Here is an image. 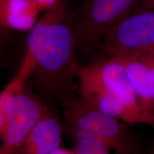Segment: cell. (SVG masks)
<instances>
[{
  "label": "cell",
  "mask_w": 154,
  "mask_h": 154,
  "mask_svg": "<svg viewBox=\"0 0 154 154\" xmlns=\"http://www.w3.org/2000/svg\"><path fill=\"white\" fill-rule=\"evenodd\" d=\"M49 154H75V153L73 151H70V150L67 149L66 148L61 146V147L59 148V149L55 150L54 151L51 152V153H50Z\"/></svg>",
  "instance_id": "cell-13"
},
{
  "label": "cell",
  "mask_w": 154,
  "mask_h": 154,
  "mask_svg": "<svg viewBox=\"0 0 154 154\" xmlns=\"http://www.w3.org/2000/svg\"><path fill=\"white\" fill-rule=\"evenodd\" d=\"M151 116H152V119H153V127L154 128V106L151 111Z\"/></svg>",
  "instance_id": "cell-14"
},
{
  "label": "cell",
  "mask_w": 154,
  "mask_h": 154,
  "mask_svg": "<svg viewBox=\"0 0 154 154\" xmlns=\"http://www.w3.org/2000/svg\"><path fill=\"white\" fill-rule=\"evenodd\" d=\"M154 10V0H139L136 4L134 8L133 9L129 16L138 14V13L144 12V11H153Z\"/></svg>",
  "instance_id": "cell-11"
},
{
  "label": "cell",
  "mask_w": 154,
  "mask_h": 154,
  "mask_svg": "<svg viewBox=\"0 0 154 154\" xmlns=\"http://www.w3.org/2000/svg\"><path fill=\"white\" fill-rule=\"evenodd\" d=\"M79 97L86 104L127 124H147L153 122L143 108L130 103L120 96L109 92L93 89H79Z\"/></svg>",
  "instance_id": "cell-7"
},
{
  "label": "cell",
  "mask_w": 154,
  "mask_h": 154,
  "mask_svg": "<svg viewBox=\"0 0 154 154\" xmlns=\"http://www.w3.org/2000/svg\"><path fill=\"white\" fill-rule=\"evenodd\" d=\"M63 117V125L93 135L115 154H141L140 140L130 129V124L86 104L79 96L65 106Z\"/></svg>",
  "instance_id": "cell-2"
},
{
  "label": "cell",
  "mask_w": 154,
  "mask_h": 154,
  "mask_svg": "<svg viewBox=\"0 0 154 154\" xmlns=\"http://www.w3.org/2000/svg\"><path fill=\"white\" fill-rule=\"evenodd\" d=\"M78 86L79 89L101 90L116 94L133 105L143 108L118 58L109 57L86 66L81 65Z\"/></svg>",
  "instance_id": "cell-5"
},
{
  "label": "cell",
  "mask_w": 154,
  "mask_h": 154,
  "mask_svg": "<svg viewBox=\"0 0 154 154\" xmlns=\"http://www.w3.org/2000/svg\"><path fill=\"white\" fill-rule=\"evenodd\" d=\"M138 1L83 0L73 19L77 54H85L99 48L108 32L129 16Z\"/></svg>",
  "instance_id": "cell-3"
},
{
  "label": "cell",
  "mask_w": 154,
  "mask_h": 154,
  "mask_svg": "<svg viewBox=\"0 0 154 154\" xmlns=\"http://www.w3.org/2000/svg\"><path fill=\"white\" fill-rule=\"evenodd\" d=\"M148 154H154V152L152 151V152H151V153H148Z\"/></svg>",
  "instance_id": "cell-15"
},
{
  "label": "cell",
  "mask_w": 154,
  "mask_h": 154,
  "mask_svg": "<svg viewBox=\"0 0 154 154\" xmlns=\"http://www.w3.org/2000/svg\"><path fill=\"white\" fill-rule=\"evenodd\" d=\"M63 124L49 109L23 142L19 154H49L62 146Z\"/></svg>",
  "instance_id": "cell-8"
},
{
  "label": "cell",
  "mask_w": 154,
  "mask_h": 154,
  "mask_svg": "<svg viewBox=\"0 0 154 154\" xmlns=\"http://www.w3.org/2000/svg\"><path fill=\"white\" fill-rule=\"evenodd\" d=\"M64 133L72 140L75 154H115L104 142L79 128L63 125Z\"/></svg>",
  "instance_id": "cell-10"
},
{
  "label": "cell",
  "mask_w": 154,
  "mask_h": 154,
  "mask_svg": "<svg viewBox=\"0 0 154 154\" xmlns=\"http://www.w3.org/2000/svg\"><path fill=\"white\" fill-rule=\"evenodd\" d=\"M116 58L122 62L128 80L152 119L151 111L154 106V49Z\"/></svg>",
  "instance_id": "cell-6"
},
{
  "label": "cell",
  "mask_w": 154,
  "mask_h": 154,
  "mask_svg": "<svg viewBox=\"0 0 154 154\" xmlns=\"http://www.w3.org/2000/svg\"><path fill=\"white\" fill-rule=\"evenodd\" d=\"M153 149H154V145H153ZM153 152H154V150H153Z\"/></svg>",
  "instance_id": "cell-16"
},
{
  "label": "cell",
  "mask_w": 154,
  "mask_h": 154,
  "mask_svg": "<svg viewBox=\"0 0 154 154\" xmlns=\"http://www.w3.org/2000/svg\"><path fill=\"white\" fill-rule=\"evenodd\" d=\"M124 35L132 49L145 51L154 49V10L128 17L125 23Z\"/></svg>",
  "instance_id": "cell-9"
},
{
  "label": "cell",
  "mask_w": 154,
  "mask_h": 154,
  "mask_svg": "<svg viewBox=\"0 0 154 154\" xmlns=\"http://www.w3.org/2000/svg\"><path fill=\"white\" fill-rule=\"evenodd\" d=\"M72 11L66 0H55L29 29L24 55L35 65L31 78L48 99L65 106L76 96L81 65L73 34Z\"/></svg>",
  "instance_id": "cell-1"
},
{
  "label": "cell",
  "mask_w": 154,
  "mask_h": 154,
  "mask_svg": "<svg viewBox=\"0 0 154 154\" xmlns=\"http://www.w3.org/2000/svg\"><path fill=\"white\" fill-rule=\"evenodd\" d=\"M10 0H0V22L2 26H8V5Z\"/></svg>",
  "instance_id": "cell-12"
},
{
  "label": "cell",
  "mask_w": 154,
  "mask_h": 154,
  "mask_svg": "<svg viewBox=\"0 0 154 154\" xmlns=\"http://www.w3.org/2000/svg\"><path fill=\"white\" fill-rule=\"evenodd\" d=\"M49 109L26 90L13 96L0 118V154H19L25 138Z\"/></svg>",
  "instance_id": "cell-4"
}]
</instances>
